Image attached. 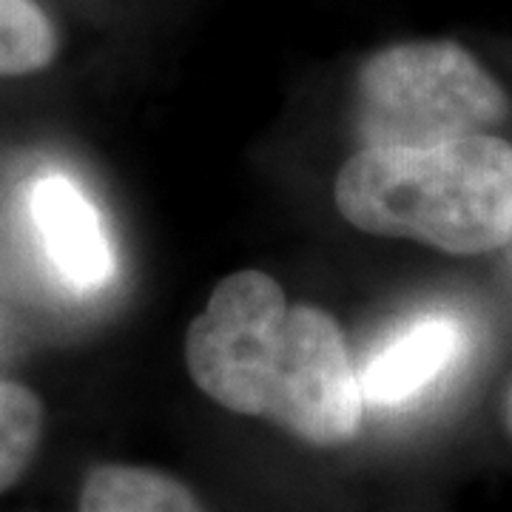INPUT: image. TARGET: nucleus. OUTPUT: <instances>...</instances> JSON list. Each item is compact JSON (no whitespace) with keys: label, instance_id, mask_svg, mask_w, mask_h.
<instances>
[{"label":"nucleus","instance_id":"obj_1","mask_svg":"<svg viewBox=\"0 0 512 512\" xmlns=\"http://www.w3.org/2000/svg\"><path fill=\"white\" fill-rule=\"evenodd\" d=\"M185 365L208 399L268 419L313 447L348 444L362 424V387L330 313L291 305L274 276L222 279L185 333Z\"/></svg>","mask_w":512,"mask_h":512},{"label":"nucleus","instance_id":"obj_2","mask_svg":"<svg viewBox=\"0 0 512 512\" xmlns=\"http://www.w3.org/2000/svg\"><path fill=\"white\" fill-rule=\"evenodd\" d=\"M333 194L359 231L484 254L512 239V146L473 134L424 148H362Z\"/></svg>","mask_w":512,"mask_h":512},{"label":"nucleus","instance_id":"obj_3","mask_svg":"<svg viewBox=\"0 0 512 512\" xmlns=\"http://www.w3.org/2000/svg\"><path fill=\"white\" fill-rule=\"evenodd\" d=\"M507 111L504 89L450 40L387 46L359 72L356 120L365 148H424L487 134Z\"/></svg>","mask_w":512,"mask_h":512},{"label":"nucleus","instance_id":"obj_4","mask_svg":"<svg viewBox=\"0 0 512 512\" xmlns=\"http://www.w3.org/2000/svg\"><path fill=\"white\" fill-rule=\"evenodd\" d=\"M29 211L49 262L69 288L92 293L109 285L117 274L111 242L100 214L69 177L49 174L37 180Z\"/></svg>","mask_w":512,"mask_h":512},{"label":"nucleus","instance_id":"obj_5","mask_svg":"<svg viewBox=\"0 0 512 512\" xmlns=\"http://www.w3.org/2000/svg\"><path fill=\"white\" fill-rule=\"evenodd\" d=\"M464 348L467 330L458 319L447 313L421 316L367 362L359 376L362 399L379 407L413 402L456 365Z\"/></svg>","mask_w":512,"mask_h":512},{"label":"nucleus","instance_id":"obj_6","mask_svg":"<svg viewBox=\"0 0 512 512\" xmlns=\"http://www.w3.org/2000/svg\"><path fill=\"white\" fill-rule=\"evenodd\" d=\"M80 512H205L177 478L128 464H103L89 473Z\"/></svg>","mask_w":512,"mask_h":512},{"label":"nucleus","instance_id":"obj_7","mask_svg":"<svg viewBox=\"0 0 512 512\" xmlns=\"http://www.w3.org/2000/svg\"><path fill=\"white\" fill-rule=\"evenodd\" d=\"M55 55V26L35 0H0V77L40 72Z\"/></svg>","mask_w":512,"mask_h":512},{"label":"nucleus","instance_id":"obj_8","mask_svg":"<svg viewBox=\"0 0 512 512\" xmlns=\"http://www.w3.org/2000/svg\"><path fill=\"white\" fill-rule=\"evenodd\" d=\"M43 439V404L29 387L0 379V493L32 464Z\"/></svg>","mask_w":512,"mask_h":512},{"label":"nucleus","instance_id":"obj_9","mask_svg":"<svg viewBox=\"0 0 512 512\" xmlns=\"http://www.w3.org/2000/svg\"><path fill=\"white\" fill-rule=\"evenodd\" d=\"M507 427H510V433H512V390H510V396H507Z\"/></svg>","mask_w":512,"mask_h":512}]
</instances>
